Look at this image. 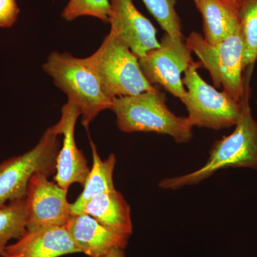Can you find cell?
Returning a JSON list of instances; mask_svg holds the SVG:
<instances>
[{
  "label": "cell",
  "instance_id": "cell-10",
  "mask_svg": "<svg viewBox=\"0 0 257 257\" xmlns=\"http://www.w3.org/2000/svg\"><path fill=\"white\" fill-rule=\"evenodd\" d=\"M111 33L119 38L139 59L160 47L157 30L134 5L133 0H110Z\"/></svg>",
  "mask_w": 257,
  "mask_h": 257
},
{
  "label": "cell",
  "instance_id": "cell-21",
  "mask_svg": "<svg viewBox=\"0 0 257 257\" xmlns=\"http://www.w3.org/2000/svg\"><path fill=\"white\" fill-rule=\"evenodd\" d=\"M20 12L17 0H0V28H12L18 20Z\"/></svg>",
  "mask_w": 257,
  "mask_h": 257
},
{
  "label": "cell",
  "instance_id": "cell-17",
  "mask_svg": "<svg viewBox=\"0 0 257 257\" xmlns=\"http://www.w3.org/2000/svg\"><path fill=\"white\" fill-rule=\"evenodd\" d=\"M12 201L0 207V256L8 242L19 239L27 230L28 211L26 198Z\"/></svg>",
  "mask_w": 257,
  "mask_h": 257
},
{
  "label": "cell",
  "instance_id": "cell-18",
  "mask_svg": "<svg viewBox=\"0 0 257 257\" xmlns=\"http://www.w3.org/2000/svg\"><path fill=\"white\" fill-rule=\"evenodd\" d=\"M240 31L243 44V69L257 60V0H241L238 5Z\"/></svg>",
  "mask_w": 257,
  "mask_h": 257
},
{
  "label": "cell",
  "instance_id": "cell-1",
  "mask_svg": "<svg viewBox=\"0 0 257 257\" xmlns=\"http://www.w3.org/2000/svg\"><path fill=\"white\" fill-rule=\"evenodd\" d=\"M244 77V92L240 100V115L236 127L229 136L214 143L207 163L199 170L179 177L162 179L161 188L178 189L195 185L228 167L257 170V121L253 117L249 104V83L253 66L247 67Z\"/></svg>",
  "mask_w": 257,
  "mask_h": 257
},
{
  "label": "cell",
  "instance_id": "cell-4",
  "mask_svg": "<svg viewBox=\"0 0 257 257\" xmlns=\"http://www.w3.org/2000/svg\"><path fill=\"white\" fill-rule=\"evenodd\" d=\"M84 60L112 97L157 90L144 75L138 57L111 32L95 52Z\"/></svg>",
  "mask_w": 257,
  "mask_h": 257
},
{
  "label": "cell",
  "instance_id": "cell-5",
  "mask_svg": "<svg viewBox=\"0 0 257 257\" xmlns=\"http://www.w3.org/2000/svg\"><path fill=\"white\" fill-rule=\"evenodd\" d=\"M60 135L57 123L47 128L30 151L0 163V207L26 197L28 184L35 174L50 177L55 173Z\"/></svg>",
  "mask_w": 257,
  "mask_h": 257
},
{
  "label": "cell",
  "instance_id": "cell-23",
  "mask_svg": "<svg viewBox=\"0 0 257 257\" xmlns=\"http://www.w3.org/2000/svg\"><path fill=\"white\" fill-rule=\"evenodd\" d=\"M233 3H234L235 5H238L241 3V0H231Z\"/></svg>",
  "mask_w": 257,
  "mask_h": 257
},
{
  "label": "cell",
  "instance_id": "cell-24",
  "mask_svg": "<svg viewBox=\"0 0 257 257\" xmlns=\"http://www.w3.org/2000/svg\"><path fill=\"white\" fill-rule=\"evenodd\" d=\"M198 1H199V0H194V3H195V4H197Z\"/></svg>",
  "mask_w": 257,
  "mask_h": 257
},
{
  "label": "cell",
  "instance_id": "cell-12",
  "mask_svg": "<svg viewBox=\"0 0 257 257\" xmlns=\"http://www.w3.org/2000/svg\"><path fill=\"white\" fill-rule=\"evenodd\" d=\"M81 253L66 226L26 230L18 241L8 245L2 257H59Z\"/></svg>",
  "mask_w": 257,
  "mask_h": 257
},
{
  "label": "cell",
  "instance_id": "cell-7",
  "mask_svg": "<svg viewBox=\"0 0 257 257\" xmlns=\"http://www.w3.org/2000/svg\"><path fill=\"white\" fill-rule=\"evenodd\" d=\"M200 65L192 62L182 78L187 92L180 100L188 111L187 119L192 126L214 130L235 126L239 118L240 103L206 82L197 72Z\"/></svg>",
  "mask_w": 257,
  "mask_h": 257
},
{
  "label": "cell",
  "instance_id": "cell-6",
  "mask_svg": "<svg viewBox=\"0 0 257 257\" xmlns=\"http://www.w3.org/2000/svg\"><path fill=\"white\" fill-rule=\"evenodd\" d=\"M186 43L209 72L215 87H222L230 97L239 102L244 92L243 44L240 27L216 45L206 41L197 32H192Z\"/></svg>",
  "mask_w": 257,
  "mask_h": 257
},
{
  "label": "cell",
  "instance_id": "cell-20",
  "mask_svg": "<svg viewBox=\"0 0 257 257\" xmlns=\"http://www.w3.org/2000/svg\"><path fill=\"white\" fill-rule=\"evenodd\" d=\"M110 14L109 0H69L62 12V18L71 22L83 16L97 18L109 23Z\"/></svg>",
  "mask_w": 257,
  "mask_h": 257
},
{
  "label": "cell",
  "instance_id": "cell-19",
  "mask_svg": "<svg viewBox=\"0 0 257 257\" xmlns=\"http://www.w3.org/2000/svg\"><path fill=\"white\" fill-rule=\"evenodd\" d=\"M166 34L176 39H184L180 19L175 9L176 0H143Z\"/></svg>",
  "mask_w": 257,
  "mask_h": 257
},
{
  "label": "cell",
  "instance_id": "cell-9",
  "mask_svg": "<svg viewBox=\"0 0 257 257\" xmlns=\"http://www.w3.org/2000/svg\"><path fill=\"white\" fill-rule=\"evenodd\" d=\"M67 191L43 174L30 179L26 194L27 230L66 226L72 215Z\"/></svg>",
  "mask_w": 257,
  "mask_h": 257
},
{
  "label": "cell",
  "instance_id": "cell-2",
  "mask_svg": "<svg viewBox=\"0 0 257 257\" xmlns=\"http://www.w3.org/2000/svg\"><path fill=\"white\" fill-rule=\"evenodd\" d=\"M111 110L123 133L161 134L179 144L188 143L192 139L193 126L187 118L174 114L167 105L165 94L158 89L115 98Z\"/></svg>",
  "mask_w": 257,
  "mask_h": 257
},
{
  "label": "cell",
  "instance_id": "cell-15",
  "mask_svg": "<svg viewBox=\"0 0 257 257\" xmlns=\"http://www.w3.org/2000/svg\"><path fill=\"white\" fill-rule=\"evenodd\" d=\"M204 38L212 45L219 43L239 28L238 5L231 0H199Z\"/></svg>",
  "mask_w": 257,
  "mask_h": 257
},
{
  "label": "cell",
  "instance_id": "cell-14",
  "mask_svg": "<svg viewBox=\"0 0 257 257\" xmlns=\"http://www.w3.org/2000/svg\"><path fill=\"white\" fill-rule=\"evenodd\" d=\"M79 214L92 216L116 234L130 237L133 234L131 209L117 190L94 196L84 204Z\"/></svg>",
  "mask_w": 257,
  "mask_h": 257
},
{
  "label": "cell",
  "instance_id": "cell-22",
  "mask_svg": "<svg viewBox=\"0 0 257 257\" xmlns=\"http://www.w3.org/2000/svg\"><path fill=\"white\" fill-rule=\"evenodd\" d=\"M104 257H125L124 248H114Z\"/></svg>",
  "mask_w": 257,
  "mask_h": 257
},
{
  "label": "cell",
  "instance_id": "cell-8",
  "mask_svg": "<svg viewBox=\"0 0 257 257\" xmlns=\"http://www.w3.org/2000/svg\"><path fill=\"white\" fill-rule=\"evenodd\" d=\"M193 62L192 52L184 39H176L165 33L160 47L147 52L139 59L140 67L147 81L158 84L175 97L182 99L187 90L182 74Z\"/></svg>",
  "mask_w": 257,
  "mask_h": 257
},
{
  "label": "cell",
  "instance_id": "cell-13",
  "mask_svg": "<svg viewBox=\"0 0 257 257\" xmlns=\"http://www.w3.org/2000/svg\"><path fill=\"white\" fill-rule=\"evenodd\" d=\"M66 227L80 252L89 257H104L114 248H124L128 239L85 214L71 215Z\"/></svg>",
  "mask_w": 257,
  "mask_h": 257
},
{
  "label": "cell",
  "instance_id": "cell-11",
  "mask_svg": "<svg viewBox=\"0 0 257 257\" xmlns=\"http://www.w3.org/2000/svg\"><path fill=\"white\" fill-rule=\"evenodd\" d=\"M81 113L79 108L72 101L62 107V115L57 122L63 143L60 148L56 165L55 181L62 189L68 190L72 184L84 186L90 169L87 159L76 144L74 130Z\"/></svg>",
  "mask_w": 257,
  "mask_h": 257
},
{
  "label": "cell",
  "instance_id": "cell-3",
  "mask_svg": "<svg viewBox=\"0 0 257 257\" xmlns=\"http://www.w3.org/2000/svg\"><path fill=\"white\" fill-rule=\"evenodd\" d=\"M42 69L53 79L56 87L67 94V100L79 108L83 126L86 128L99 113L112 107L115 98L108 94L86 65L84 58L55 51L49 56Z\"/></svg>",
  "mask_w": 257,
  "mask_h": 257
},
{
  "label": "cell",
  "instance_id": "cell-16",
  "mask_svg": "<svg viewBox=\"0 0 257 257\" xmlns=\"http://www.w3.org/2000/svg\"><path fill=\"white\" fill-rule=\"evenodd\" d=\"M91 149L92 153V167L84 184V189L77 200L71 204V213L78 214L84 204L94 196L106 192H113L115 189L113 175L116 157L111 154L105 160H102L98 154L96 145L91 140Z\"/></svg>",
  "mask_w": 257,
  "mask_h": 257
}]
</instances>
